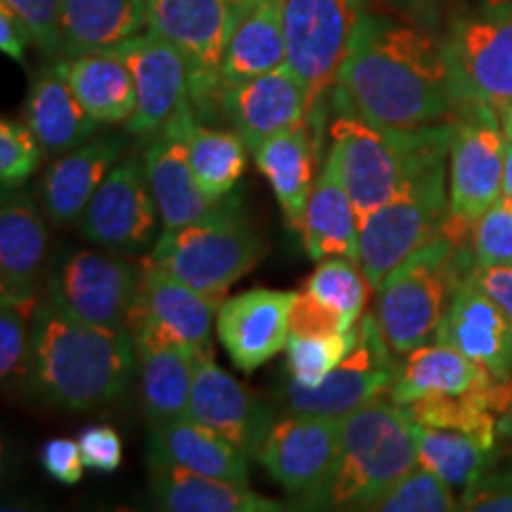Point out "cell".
Here are the masks:
<instances>
[{
    "instance_id": "6da1fadb",
    "label": "cell",
    "mask_w": 512,
    "mask_h": 512,
    "mask_svg": "<svg viewBox=\"0 0 512 512\" xmlns=\"http://www.w3.org/2000/svg\"><path fill=\"white\" fill-rule=\"evenodd\" d=\"M337 91L358 117L394 131L446 124L460 105L444 43L377 15L358 24Z\"/></svg>"
},
{
    "instance_id": "7a4b0ae2",
    "label": "cell",
    "mask_w": 512,
    "mask_h": 512,
    "mask_svg": "<svg viewBox=\"0 0 512 512\" xmlns=\"http://www.w3.org/2000/svg\"><path fill=\"white\" fill-rule=\"evenodd\" d=\"M128 325H95L41 299L31 320V384L67 411H91L119 399L136 370Z\"/></svg>"
},
{
    "instance_id": "3957f363",
    "label": "cell",
    "mask_w": 512,
    "mask_h": 512,
    "mask_svg": "<svg viewBox=\"0 0 512 512\" xmlns=\"http://www.w3.org/2000/svg\"><path fill=\"white\" fill-rule=\"evenodd\" d=\"M418 465L413 418L401 403L377 396L344 415L342 446L330 479L299 508L370 510Z\"/></svg>"
},
{
    "instance_id": "277c9868",
    "label": "cell",
    "mask_w": 512,
    "mask_h": 512,
    "mask_svg": "<svg viewBox=\"0 0 512 512\" xmlns=\"http://www.w3.org/2000/svg\"><path fill=\"white\" fill-rule=\"evenodd\" d=\"M328 133L330 155L363 223L392 200L420 164L451 150L453 119L418 131H394L370 124L351 110L339 112Z\"/></svg>"
},
{
    "instance_id": "5b68a950",
    "label": "cell",
    "mask_w": 512,
    "mask_h": 512,
    "mask_svg": "<svg viewBox=\"0 0 512 512\" xmlns=\"http://www.w3.org/2000/svg\"><path fill=\"white\" fill-rule=\"evenodd\" d=\"M475 259L470 247H460L439 235L377 287L375 320L396 356L411 354L437 335L458 285L470 275Z\"/></svg>"
},
{
    "instance_id": "8992f818",
    "label": "cell",
    "mask_w": 512,
    "mask_h": 512,
    "mask_svg": "<svg viewBox=\"0 0 512 512\" xmlns=\"http://www.w3.org/2000/svg\"><path fill=\"white\" fill-rule=\"evenodd\" d=\"M261 254L264 242L242 214L240 197L228 195L202 219L162 230L147 259L197 292L223 299L259 264Z\"/></svg>"
},
{
    "instance_id": "52a82bcc",
    "label": "cell",
    "mask_w": 512,
    "mask_h": 512,
    "mask_svg": "<svg viewBox=\"0 0 512 512\" xmlns=\"http://www.w3.org/2000/svg\"><path fill=\"white\" fill-rule=\"evenodd\" d=\"M446 157L437 155L420 164L403 181L396 195L361 223L358 264L377 290L396 266L439 238L448 219Z\"/></svg>"
},
{
    "instance_id": "ba28073f",
    "label": "cell",
    "mask_w": 512,
    "mask_h": 512,
    "mask_svg": "<svg viewBox=\"0 0 512 512\" xmlns=\"http://www.w3.org/2000/svg\"><path fill=\"white\" fill-rule=\"evenodd\" d=\"M505 138L498 110L484 102H463L453 117L448 150V219L441 235L467 245L475 223L503 195Z\"/></svg>"
},
{
    "instance_id": "9c48e42d",
    "label": "cell",
    "mask_w": 512,
    "mask_h": 512,
    "mask_svg": "<svg viewBox=\"0 0 512 512\" xmlns=\"http://www.w3.org/2000/svg\"><path fill=\"white\" fill-rule=\"evenodd\" d=\"M458 102L501 112L512 102V0H489L460 12L444 38ZM458 105V107H460Z\"/></svg>"
},
{
    "instance_id": "30bf717a",
    "label": "cell",
    "mask_w": 512,
    "mask_h": 512,
    "mask_svg": "<svg viewBox=\"0 0 512 512\" xmlns=\"http://www.w3.org/2000/svg\"><path fill=\"white\" fill-rule=\"evenodd\" d=\"M361 19V0H285L287 64L302 79L311 112L337 86Z\"/></svg>"
},
{
    "instance_id": "8fae6325",
    "label": "cell",
    "mask_w": 512,
    "mask_h": 512,
    "mask_svg": "<svg viewBox=\"0 0 512 512\" xmlns=\"http://www.w3.org/2000/svg\"><path fill=\"white\" fill-rule=\"evenodd\" d=\"M138 283L140 271L121 256L67 247L50 264L46 299L86 323L126 325Z\"/></svg>"
},
{
    "instance_id": "7c38bea8",
    "label": "cell",
    "mask_w": 512,
    "mask_h": 512,
    "mask_svg": "<svg viewBox=\"0 0 512 512\" xmlns=\"http://www.w3.org/2000/svg\"><path fill=\"white\" fill-rule=\"evenodd\" d=\"M150 27L181 50L190 69L195 114H209L221 100V64L233 12L226 0H145Z\"/></svg>"
},
{
    "instance_id": "4fadbf2b",
    "label": "cell",
    "mask_w": 512,
    "mask_h": 512,
    "mask_svg": "<svg viewBox=\"0 0 512 512\" xmlns=\"http://www.w3.org/2000/svg\"><path fill=\"white\" fill-rule=\"evenodd\" d=\"M396 354L377 328L375 313L358 320V342L339 366L320 384L304 387L287 380L283 389L285 408L290 413L349 415L363 403L392 392L399 373Z\"/></svg>"
},
{
    "instance_id": "5bb4252c",
    "label": "cell",
    "mask_w": 512,
    "mask_h": 512,
    "mask_svg": "<svg viewBox=\"0 0 512 512\" xmlns=\"http://www.w3.org/2000/svg\"><path fill=\"white\" fill-rule=\"evenodd\" d=\"M159 207L145 157L124 159L107 174L81 216L83 238L121 254H138L159 238Z\"/></svg>"
},
{
    "instance_id": "9a60e30c",
    "label": "cell",
    "mask_w": 512,
    "mask_h": 512,
    "mask_svg": "<svg viewBox=\"0 0 512 512\" xmlns=\"http://www.w3.org/2000/svg\"><path fill=\"white\" fill-rule=\"evenodd\" d=\"M344 434V415L290 413L275 420L256 460L302 503L325 486Z\"/></svg>"
},
{
    "instance_id": "2e32d148",
    "label": "cell",
    "mask_w": 512,
    "mask_h": 512,
    "mask_svg": "<svg viewBox=\"0 0 512 512\" xmlns=\"http://www.w3.org/2000/svg\"><path fill=\"white\" fill-rule=\"evenodd\" d=\"M114 53L131 69L138 107L126 131L133 136H157L178 114L192 107L190 69L181 50L159 31L147 29Z\"/></svg>"
},
{
    "instance_id": "e0dca14e",
    "label": "cell",
    "mask_w": 512,
    "mask_h": 512,
    "mask_svg": "<svg viewBox=\"0 0 512 512\" xmlns=\"http://www.w3.org/2000/svg\"><path fill=\"white\" fill-rule=\"evenodd\" d=\"M223 299L197 292L166 273L155 261L145 259L140 266L136 299L126 320H143L174 342L183 344L192 356H214L211 330Z\"/></svg>"
},
{
    "instance_id": "ac0fdd59",
    "label": "cell",
    "mask_w": 512,
    "mask_h": 512,
    "mask_svg": "<svg viewBox=\"0 0 512 512\" xmlns=\"http://www.w3.org/2000/svg\"><path fill=\"white\" fill-rule=\"evenodd\" d=\"M188 415L242 448L249 458H256L275 422L273 408L223 370L214 356L195 358Z\"/></svg>"
},
{
    "instance_id": "d6986e66",
    "label": "cell",
    "mask_w": 512,
    "mask_h": 512,
    "mask_svg": "<svg viewBox=\"0 0 512 512\" xmlns=\"http://www.w3.org/2000/svg\"><path fill=\"white\" fill-rule=\"evenodd\" d=\"M294 294L256 287L221 302L216 332L235 368L249 375L287 349Z\"/></svg>"
},
{
    "instance_id": "ffe728a7",
    "label": "cell",
    "mask_w": 512,
    "mask_h": 512,
    "mask_svg": "<svg viewBox=\"0 0 512 512\" xmlns=\"http://www.w3.org/2000/svg\"><path fill=\"white\" fill-rule=\"evenodd\" d=\"M219 102L252 152L271 136L304 124L311 114L304 83L290 64L226 88Z\"/></svg>"
},
{
    "instance_id": "44dd1931",
    "label": "cell",
    "mask_w": 512,
    "mask_h": 512,
    "mask_svg": "<svg viewBox=\"0 0 512 512\" xmlns=\"http://www.w3.org/2000/svg\"><path fill=\"white\" fill-rule=\"evenodd\" d=\"M434 342L463 351L496 380L512 377V318L470 278L458 285Z\"/></svg>"
},
{
    "instance_id": "7402d4cb",
    "label": "cell",
    "mask_w": 512,
    "mask_h": 512,
    "mask_svg": "<svg viewBox=\"0 0 512 512\" xmlns=\"http://www.w3.org/2000/svg\"><path fill=\"white\" fill-rule=\"evenodd\" d=\"M136 342L143 408L150 427L185 418L190 411L195 356L143 320H126Z\"/></svg>"
},
{
    "instance_id": "603a6c76",
    "label": "cell",
    "mask_w": 512,
    "mask_h": 512,
    "mask_svg": "<svg viewBox=\"0 0 512 512\" xmlns=\"http://www.w3.org/2000/svg\"><path fill=\"white\" fill-rule=\"evenodd\" d=\"M124 150L126 138L110 133L64 152L43 176L41 195L48 219L60 228L79 221Z\"/></svg>"
},
{
    "instance_id": "cb8c5ba5",
    "label": "cell",
    "mask_w": 512,
    "mask_h": 512,
    "mask_svg": "<svg viewBox=\"0 0 512 512\" xmlns=\"http://www.w3.org/2000/svg\"><path fill=\"white\" fill-rule=\"evenodd\" d=\"M150 491L157 508L171 512H278L283 505L249 484L209 477L150 453Z\"/></svg>"
},
{
    "instance_id": "d4e9b609",
    "label": "cell",
    "mask_w": 512,
    "mask_h": 512,
    "mask_svg": "<svg viewBox=\"0 0 512 512\" xmlns=\"http://www.w3.org/2000/svg\"><path fill=\"white\" fill-rule=\"evenodd\" d=\"M145 166L159 216H162V230L202 219L207 211L219 204L211 200L197 183L195 171L190 166L188 147H185V140L174 121L152 138L145 152Z\"/></svg>"
},
{
    "instance_id": "484cf974",
    "label": "cell",
    "mask_w": 512,
    "mask_h": 512,
    "mask_svg": "<svg viewBox=\"0 0 512 512\" xmlns=\"http://www.w3.org/2000/svg\"><path fill=\"white\" fill-rule=\"evenodd\" d=\"M46 223L27 195L5 197L0 211V302L36 299L46 261Z\"/></svg>"
},
{
    "instance_id": "4316f807",
    "label": "cell",
    "mask_w": 512,
    "mask_h": 512,
    "mask_svg": "<svg viewBox=\"0 0 512 512\" xmlns=\"http://www.w3.org/2000/svg\"><path fill=\"white\" fill-rule=\"evenodd\" d=\"M496 380L484 366L467 358L463 351L448 344H422L406 354L396 373L389 399L408 406V403L427 399V396H460L491 389Z\"/></svg>"
},
{
    "instance_id": "83f0119b",
    "label": "cell",
    "mask_w": 512,
    "mask_h": 512,
    "mask_svg": "<svg viewBox=\"0 0 512 512\" xmlns=\"http://www.w3.org/2000/svg\"><path fill=\"white\" fill-rule=\"evenodd\" d=\"M302 238L306 254L313 261L344 256L358 261L361 254V219H358L354 202H351L337 162L328 155L323 169L313 183L309 204H306L302 221Z\"/></svg>"
},
{
    "instance_id": "f1b7e54d",
    "label": "cell",
    "mask_w": 512,
    "mask_h": 512,
    "mask_svg": "<svg viewBox=\"0 0 512 512\" xmlns=\"http://www.w3.org/2000/svg\"><path fill=\"white\" fill-rule=\"evenodd\" d=\"M287 64L285 0H259L233 22L221 64V91Z\"/></svg>"
},
{
    "instance_id": "f546056e",
    "label": "cell",
    "mask_w": 512,
    "mask_h": 512,
    "mask_svg": "<svg viewBox=\"0 0 512 512\" xmlns=\"http://www.w3.org/2000/svg\"><path fill=\"white\" fill-rule=\"evenodd\" d=\"M24 119L50 157L64 155L93 136L98 121L83 110L64 76L62 62L46 67L31 83Z\"/></svg>"
},
{
    "instance_id": "4dcf8cb0",
    "label": "cell",
    "mask_w": 512,
    "mask_h": 512,
    "mask_svg": "<svg viewBox=\"0 0 512 512\" xmlns=\"http://www.w3.org/2000/svg\"><path fill=\"white\" fill-rule=\"evenodd\" d=\"M150 27L145 0H62V55L117 50Z\"/></svg>"
},
{
    "instance_id": "1f68e13d",
    "label": "cell",
    "mask_w": 512,
    "mask_h": 512,
    "mask_svg": "<svg viewBox=\"0 0 512 512\" xmlns=\"http://www.w3.org/2000/svg\"><path fill=\"white\" fill-rule=\"evenodd\" d=\"M150 453L202 475L249 484L247 453L190 415L150 427Z\"/></svg>"
},
{
    "instance_id": "d6a6232c",
    "label": "cell",
    "mask_w": 512,
    "mask_h": 512,
    "mask_svg": "<svg viewBox=\"0 0 512 512\" xmlns=\"http://www.w3.org/2000/svg\"><path fill=\"white\" fill-rule=\"evenodd\" d=\"M256 169L271 183L287 226L302 230L304 211L316 183V150L309 121L264 140L254 152Z\"/></svg>"
},
{
    "instance_id": "836d02e7",
    "label": "cell",
    "mask_w": 512,
    "mask_h": 512,
    "mask_svg": "<svg viewBox=\"0 0 512 512\" xmlns=\"http://www.w3.org/2000/svg\"><path fill=\"white\" fill-rule=\"evenodd\" d=\"M62 69L83 110L98 124H128L136 114V81L119 53L64 57Z\"/></svg>"
},
{
    "instance_id": "e575fe53",
    "label": "cell",
    "mask_w": 512,
    "mask_h": 512,
    "mask_svg": "<svg viewBox=\"0 0 512 512\" xmlns=\"http://www.w3.org/2000/svg\"><path fill=\"white\" fill-rule=\"evenodd\" d=\"M174 124L188 147L197 183L211 200L221 202L245 174L247 143L238 131H219V128L204 126L202 121H197L195 107L178 114Z\"/></svg>"
},
{
    "instance_id": "d590c367",
    "label": "cell",
    "mask_w": 512,
    "mask_h": 512,
    "mask_svg": "<svg viewBox=\"0 0 512 512\" xmlns=\"http://www.w3.org/2000/svg\"><path fill=\"white\" fill-rule=\"evenodd\" d=\"M418 463L444 479L453 489H467L491 467L494 446L484 444L475 434L448 427L420 425L413 420Z\"/></svg>"
},
{
    "instance_id": "8d00e7d4",
    "label": "cell",
    "mask_w": 512,
    "mask_h": 512,
    "mask_svg": "<svg viewBox=\"0 0 512 512\" xmlns=\"http://www.w3.org/2000/svg\"><path fill=\"white\" fill-rule=\"evenodd\" d=\"M306 292L318 297L320 302L335 309L344 320V328H356L358 320L366 311L368 294L375 292L368 283L366 273L358 261L344 259V256H330L318 264L316 271L304 285Z\"/></svg>"
},
{
    "instance_id": "74e56055",
    "label": "cell",
    "mask_w": 512,
    "mask_h": 512,
    "mask_svg": "<svg viewBox=\"0 0 512 512\" xmlns=\"http://www.w3.org/2000/svg\"><path fill=\"white\" fill-rule=\"evenodd\" d=\"M358 342V325L335 335H290L287 342V380L313 387L320 384L347 358Z\"/></svg>"
},
{
    "instance_id": "f35d334b",
    "label": "cell",
    "mask_w": 512,
    "mask_h": 512,
    "mask_svg": "<svg viewBox=\"0 0 512 512\" xmlns=\"http://www.w3.org/2000/svg\"><path fill=\"white\" fill-rule=\"evenodd\" d=\"M460 505L453 496V486L418 465L399 479L370 510L380 512H451Z\"/></svg>"
},
{
    "instance_id": "ab89813d",
    "label": "cell",
    "mask_w": 512,
    "mask_h": 512,
    "mask_svg": "<svg viewBox=\"0 0 512 512\" xmlns=\"http://www.w3.org/2000/svg\"><path fill=\"white\" fill-rule=\"evenodd\" d=\"M38 302H3L0 309V375L5 384L31 380V328Z\"/></svg>"
},
{
    "instance_id": "60d3db41",
    "label": "cell",
    "mask_w": 512,
    "mask_h": 512,
    "mask_svg": "<svg viewBox=\"0 0 512 512\" xmlns=\"http://www.w3.org/2000/svg\"><path fill=\"white\" fill-rule=\"evenodd\" d=\"M472 259L477 266H512V200L498 202L475 223L470 235Z\"/></svg>"
},
{
    "instance_id": "b9f144b4",
    "label": "cell",
    "mask_w": 512,
    "mask_h": 512,
    "mask_svg": "<svg viewBox=\"0 0 512 512\" xmlns=\"http://www.w3.org/2000/svg\"><path fill=\"white\" fill-rule=\"evenodd\" d=\"M41 143L29 124L3 119L0 121V183L3 190L19 188L34 176L41 164Z\"/></svg>"
},
{
    "instance_id": "7bdbcfd3",
    "label": "cell",
    "mask_w": 512,
    "mask_h": 512,
    "mask_svg": "<svg viewBox=\"0 0 512 512\" xmlns=\"http://www.w3.org/2000/svg\"><path fill=\"white\" fill-rule=\"evenodd\" d=\"M27 22L41 53H62V0H0Z\"/></svg>"
},
{
    "instance_id": "ee69618b",
    "label": "cell",
    "mask_w": 512,
    "mask_h": 512,
    "mask_svg": "<svg viewBox=\"0 0 512 512\" xmlns=\"http://www.w3.org/2000/svg\"><path fill=\"white\" fill-rule=\"evenodd\" d=\"M460 503L463 510L512 512V463L503 467L491 465L482 477L467 486Z\"/></svg>"
},
{
    "instance_id": "f6af8a7d",
    "label": "cell",
    "mask_w": 512,
    "mask_h": 512,
    "mask_svg": "<svg viewBox=\"0 0 512 512\" xmlns=\"http://www.w3.org/2000/svg\"><path fill=\"white\" fill-rule=\"evenodd\" d=\"M335 332H347L344 320L335 309L320 302L311 292L294 294L290 311V335L316 337V335H335Z\"/></svg>"
},
{
    "instance_id": "bcb514c9",
    "label": "cell",
    "mask_w": 512,
    "mask_h": 512,
    "mask_svg": "<svg viewBox=\"0 0 512 512\" xmlns=\"http://www.w3.org/2000/svg\"><path fill=\"white\" fill-rule=\"evenodd\" d=\"M81 456L88 470L117 472L124 460V441L110 425H93L79 437Z\"/></svg>"
},
{
    "instance_id": "7dc6e473",
    "label": "cell",
    "mask_w": 512,
    "mask_h": 512,
    "mask_svg": "<svg viewBox=\"0 0 512 512\" xmlns=\"http://www.w3.org/2000/svg\"><path fill=\"white\" fill-rule=\"evenodd\" d=\"M41 465L50 477L57 479L60 484H76L83 477V456L79 441L72 439H50L43 444Z\"/></svg>"
},
{
    "instance_id": "c3c4849f",
    "label": "cell",
    "mask_w": 512,
    "mask_h": 512,
    "mask_svg": "<svg viewBox=\"0 0 512 512\" xmlns=\"http://www.w3.org/2000/svg\"><path fill=\"white\" fill-rule=\"evenodd\" d=\"M467 278L512 318V266H472Z\"/></svg>"
},
{
    "instance_id": "681fc988",
    "label": "cell",
    "mask_w": 512,
    "mask_h": 512,
    "mask_svg": "<svg viewBox=\"0 0 512 512\" xmlns=\"http://www.w3.org/2000/svg\"><path fill=\"white\" fill-rule=\"evenodd\" d=\"M29 43H34L31 29L10 5L0 3V48L15 62H24Z\"/></svg>"
},
{
    "instance_id": "f907efd6",
    "label": "cell",
    "mask_w": 512,
    "mask_h": 512,
    "mask_svg": "<svg viewBox=\"0 0 512 512\" xmlns=\"http://www.w3.org/2000/svg\"><path fill=\"white\" fill-rule=\"evenodd\" d=\"M503 195L512 200V140L505 143V164H503Z\"/></svg>"
},
{
    "instance_id": "816d5d0a",
    "label": "cell",
    "mask_w": 512,
    "mask_h": 512,
    "mask_svg": "<svg viewBox=\"0 0 512 512\" xmlns=\"http://www.w3.org/2000/svg\"><path fill=\"white\" fill-rule=\"evenodd\" d=\"M230 12H233V22L238 19L242 12H247L249 8H252L254 3H259V0H226Z\"/></svg>"
},
{
    "instance_id": "f5cc1de1",
    "label": "cell",
    "mask_w": 512,
    "mask_h": 512,
    "mask_svg": "<svg viewBox=\"0 0 512 512\" xmlns=\"http://www.w3.org/2000/svg\"><path fill=\"white\" fill-rule=\"evenodd\" d=\"M498 117H501L505 138L512 140V102H510V105H505L501 112H498Z\"/></svg>"
},
{
    "instance_id": "db71d44e",
    "label": "cell",
    "mask_w": 512,
    "mask_h": 512,
    "mask_svg": "<svg viewBox=\"0 0 512 512\" xmlns=\"http://www.w3.org/2000/svg\"><path fill=\"white\" fill-rule=\"evenodd\" d=\"M498 430H501L503 434H508V437H512V411L501 420V425H498Z\"/></svg>"
}]
</instances>
